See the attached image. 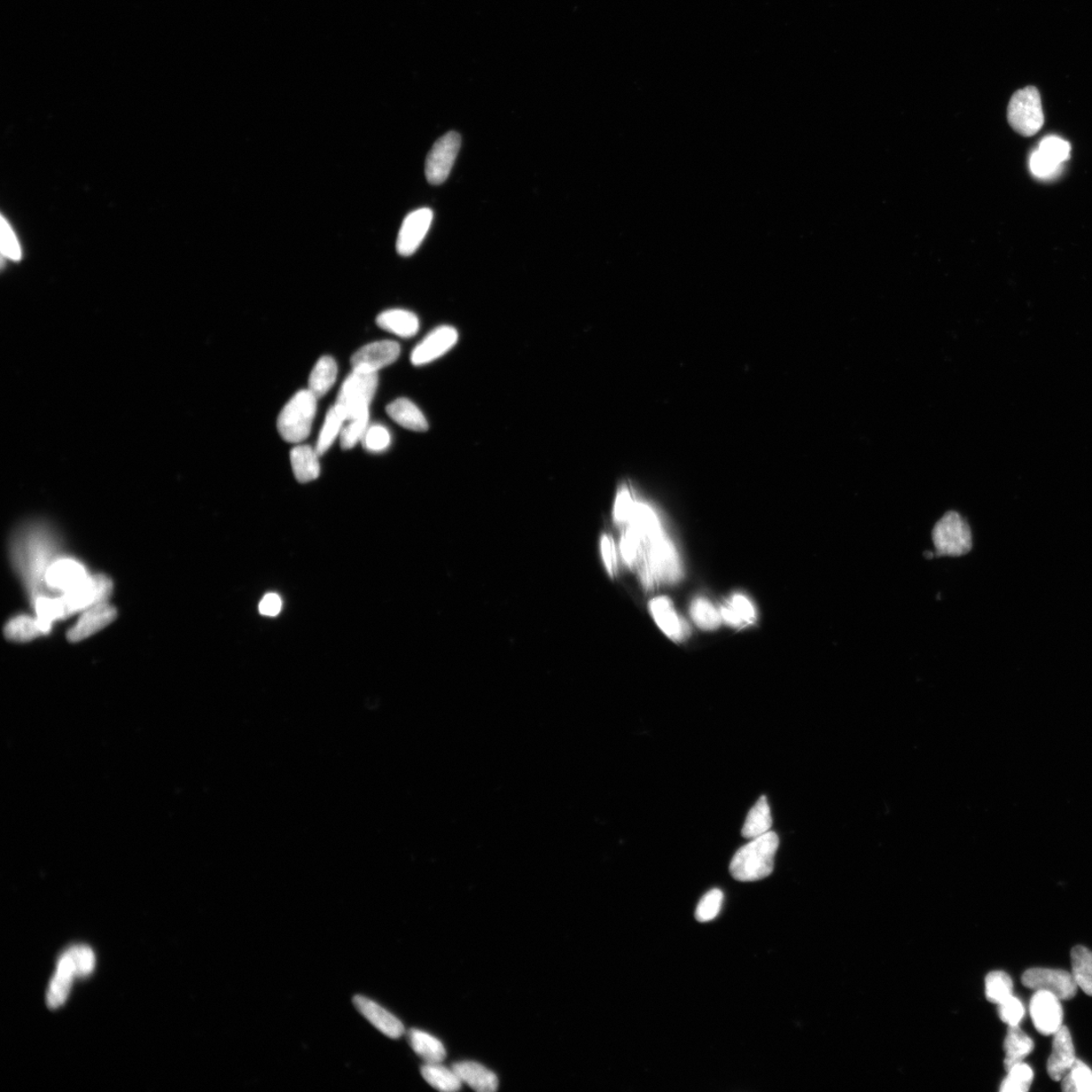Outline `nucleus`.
<instances>
[{
	"label": "nucleus",
	"instance_id": "72a5a7b5",
	"mask_svg": "<svg viewBox=\"0 0 1092 1092\" xmlns=\"http://www.w3.org/2000/svg\"><path fill=\"white\" fill-rule=\"evenodd\" d=\"M1013 983L1009 974L994 971L985 979L986 998L990 1002L1000 1004L1012 996Z\"/></svg>",
	"mask_w": 1092,
	"mask_h": 1092
},
{
	"label": "nucleus",
	"instance_id": "f3484780",
	"mask_svg": "<svg viewBox=\"0 0 1092 1092\" xmlns=\"http://www.w3.org/2000/svg\"><path fill=\"white\" fill-rule=\"evenodd\" d=\"M89 578L87 569L70 559L55 560L46 574V584L52 591L65 593L80 586Z\"/></svg>",
	"mask_w": 1092,
	"mask_h": 1092
},
{
	"label": "nucleus",
	"instance_id": "c85d7f7f",
	"mask_svg": "<svg viewBox=\"0 0 1092 1092\" xmlns=\"http://www.w3.org/2000/svg\"><path fill=\"white\" fill-rule=\"evenodd\" d=\"M773 824L766 797H762L748 813L742 830L745 839H755L770 832Z\"/></svg>",
	"mask_w": 1092,
	"mask_h": 1092
},
{
	"label": "nucleus",
	"instance_id": "a19ab883",
	"mask_svg": "<svg viewBox=\"0 0 1092 1092\" xmlns=\"http://www.w3.org/2000/svg\"><path fill=\"white\" fill-rule=\"evenodd\" d=\"M363 448L370 452H382L391 444V434L382 425L369 426L363 439Z\"/></svg>",
	"mask_w": 1092,
	"mask_h": 1092
},
{
	"label": "nucleus",
	"instance_id": "2eb2a0df",
	"mask_svg": "<svg viewBox=\"0 0 1092 1092\" xmlns=\"http://www.w3.org/2000/svg\"><path fill=\"white\" fill-rule=\"evenodd\" d=\"M118 616L115 607L103 602L89 608V610L81 612L80 619L77 620L75 626L68 630V642L76 644L84 641L93 635H96L101 629L106 628L114 622Z\"/></svg>",
	"mask_w": 1092,
	"mask_h": 1092
},
{
	"label": "nucleus",
	"instance_id": "20e7f679",
	"mask_svg": "<svg viewBox=\"0 0 1092 1092\" xmlns=\"http://www.w3.org/2000/svg\"><path fill=\"white\" fill-rule=\"evenodd\" d=\"M317 397L309 389L296 393L277 419L280 436L287 442L298 444L307 439L317 412Z\"/></svg>",
	"mask_w": 1092,
	"mask_h": 1092
},
{
	"label": "nucleus",
	"instance_id": "9d476101",
	"mask_svg": "<svg viewBox=\"0 0 1092 1092\" xmlns=\"http://www.w3.org/2000/svg\"><path fill=\"white\" fill-rule=\"evenodd\" d=\"M1021 982L1035 992L1044 990L1056 995L1061 1001L1071 1000L1079 988L1071 973L1058 969H1028L1021 977Z\"/></svg>",
	"mask_w": 1092,
	"mask_h": 1092
},
{
	"label": "nucleus",
	"instance_id": "4468645a",
	"mask_svg": "<svg viewBox=\"0 0 1092 1092\" xmlns=\"http://www.w3.org/2000/svg\"><path fill=\"white\" fill-rule=\"evenodd\" d=\"M401 354L400 346L395 341H378L356 351L351 357L354 370L378 372L394 363Z\"/></svg>",
	"mask_w": 1092,
	"mask_h": 1092
},
{
	"label": "nucleus",
	"instance_id": "ea45409f",
	"mask_svg": "<svg viewBox=\"0 0 1092 1092\" xmlns=\"http://www.w3.org/2000/svg\"><path fill=\"white\" fill-rule=\"evenodd\" d=\"M636 498L633 491L628 486H622L616 496L614 505V520L619 525L628 524L631 514H633Z\"/></svg>",
	"mask_w": 1092,
	"mask_h": 1092
},
{
	"label": "nucleus",
	"instance_id": "2f4dec72",
	"mask_svg": "<svg viewBox=\"0 0 1092 1092\" xmlns=\"http://www.w3.org/2000/svg\"><path fill=\"white\" fill-rule=\"evenodd\" d=\"M1072 977L1084 993L1092 996V951L1086 947H1074L1071 951Z\"/></svg>",
	"mask_w": 1092,
	"mask_h": 1092
},
{
	"label": "nucleus",
	"instance_id": "9b49d317",
	"mask_svg": "<svg viewBox=\"0 0 1092 1092\" xmlns=\"http://www.w3.org/2000/svg\"><path fill=\"white\" fill-rule=\"evenodd\" d=\"M1029 1013L1037 1031L1045 1036L1057 1033L1063 1023V1008L1056 995L1037 990L1029 1003Z\"/></svg>",
	"mask_w": 1092,
	"mask_h": 1092
},
{
	"label": "nucleus",
	"instance_id": "a18cd8bd",
	"mask_svg": "<svg viewBox=\"0 0 1092 1092\" xmlns=\"http://www.w3.org/2000/svg\"><path fill=\"white\" fill-rule=\"evenodd\" d=\"M601 552L608 573L613 576L616 573V551L614 542L610 535H603L601 540Z\"/></svg>",
	"mask_w": 1092,
	"mask_h": 1092
},
{
	"label": "nucleus",
	"instance_id": "4be33fe9",
	"mask_svg": "<svg viewBox=\"0 0 1092 1092\" xmlns=\"http://www.w3.org/2000/svg\"><path fill=\"white\" fill-rule=\"evenodd\" d=\"M51 629L38 619L30 618L28 615H19L5 624L4 635L7 641L28 643L48 635Z\"/></svg>",
	"mask_w": 1092,
	"mask_h": 1092
},
{
	"label": "nucleus",
	"instance_id": "5701e85b",
	"mask_svg": "<svg viewBox=\"0 0 1092 1092\" xmlns=\"http://www.w3.org/2000/svg\"><path fill=\"white\" fill-rule=\"evenodd\" d=\"M387 413L395 422L409 431L425 432L428 431L427 419L414 403L408 399H397L388 405Z\"/></svg>",
	"mask_w": 1092,
	"mask_h": 1092
},
{
	"label": "nucleus",
	"instance_id": "4c0bfd02",
	"mask_svg": "<svg viewBox=\"0 0 1092 1092\" xmlns=\"http://www.w3.org/2000/svg\"><path fill=\"white\" fill-rule=\"evenodd\" d=\"M370 413L354 420L347 421V425L342 428L340 433L341 448L348 450L354 448L356 444L363 441V436L369 428Z\"/></svg>",
	"mask_w": 1092,
	"mask_h": 1092
},
{
	"label": "nucleus",
	"instance_id": "c756f323",
	"mask_svg": "<svg viewBox=\"0 0 1092 1092\" xmlns=\"http://www.w3.org/2000/svg\"><path fill=\"white\" fill-rule=\"evenodd\" d=\"M421 1074L428 1084L444 1092H454L462 1088L463 1082L454 1070L444 1067L441 1063H426L421 1068Z\"/></svg>",
	"mask_w": 1092,
	"mask_h": 1092
},
{
	"label": "nucleus",
	"instance_id": "f704fd0d",
	"mask_svg": "<svg viewBox=\"0 0 1092 1092\" xmlns=\"http://www.w3.org/2000/svg\"><path fill=\"white\" fill-rule=\"evenodd\" d=\"M1061 1081L1065 1092H1092V1071L1079 1059Z\"/></svg>",
	"mask_w": 1092,
	"mask_h": 1092
},
{
	"label": "nucleus",
	"instance_id": "7ed1b4c3",
	"mask_svg": "<svg viewBox=\"0 0 1092 1092\" xmlns=\"http://www.w3.org/2000/svg\"><path fill=\"white\" fill-rule=\"evenodd\" d=\"M378 372L354 370L343 382L335 407L346 421L354 420L370 413V405L377 392Z\"/></svg>",
	"mask_w": 1092,
	"mask_h": 1092
},
{
	"label": "nucleus",
	"instance_id": "0eeeda50",
	"mask_svg": "<svg viewBox=\"0 0 1092 1092\" xmlns=\"http://www.w3.org/2000/svg\"><path fill=\"white\" fill-rule=\"evenodd\" d=\"M1011 127L1019 134L1032 137L1044 124V113L1039 90L1028 87L1012 96L1008 107Z\"/></svg>",
	"mask_w": 1092,
	"mask_h": 1092
},
{
	"label": "nucleus",
	"instance_id": "a211bd4d",
	"mask_svg": "<svg viewBox=\"0 0 1092 1092\" xmlns=\"http://www.w3.org/2000/svg\"><path fill=\"white\" fill-rule=\"evenodd\" d=\"M354 1003L357 1011L382 1034L391 1039H399L403 1036L405 1028L402 1021L377 1002L364 996L356 995L354 998Z\"/></svg>",
	"mask_w": 1092,
	"mask_h": 1092
},
{
	"label": "nucleus",
	"instance_id": "c9c22d12",
	"mask_svg": "<svg viewBox=\"0 0 1092 1092\" xmlns=\"http://www.w3.org/2000/svg\"><path fill=\"white\" fill-rule=\"evenodd\" d=\"M691 618L702 629L713 630L720 627L721 615L706 599L699 598L693 601L690 608Z\"/></svg>",
	"mask_w": 1092,
	"mask_h": 1092
},
{
	"label": "nucleus",
	"instance_id": "473e14b6",
	"mask_svg": "<svg viewBox=\"0 0 1092 1092\" xmlns=\"http://www.w3.org/2000/svg\"><path fill=\"white\" fill-rule=\"evenodd\" d=\"M346 422V418L343 417L339 410L335 407V405H333V407L328 411L325 423L321 432H320L315 448L319 456H323L326 454L328 449L332 447L335 439H337L338 435L341 433L343 424Z\"/></svg>",
	"mask_w": 1092,
	"mask_h": 1092
},
{
	"label": "nucleus",
	"instance_id": "aec40b11",
	"mask_svg": "<svg viewBox=\"0 0 1092 1092\" xmlns=\"http://www.w3.org/2000/svg\"><path fill=\"white\" fill-rule=\"evenodd\" d=\"M460 1080L475 1091L494 1092L498 1089L497 1075L485 1066L473 1061H463L452 1065Z\"/></svg>",
	"mask_w": 1092,
	"mask_h": 1092
},
{
	"label": "nucleus",
	"instance_id": "f03ea898",
	"mask_svg": "<svg viewBox=\"0 0 1092 1092\" xmlns=\"http://www.w3.org/2000/svg\"><path fill=\"white\" fill-rule=\"evenodd\" d=\"M641 561V578L646 588L660 581H674L680 576V567L674 545L662 532L644 544Z\"/></svg>",
	"mask_w": 1092,
	"mask_h": 1092
},
{
	"label": "nucleus",
	"instance_id": "6ab92c4d",
	"mask_svg": "<svg viewBox=\"0 0 1092 1092\" xmlns=\"http://www.w3.org/2000/svg\"><path fill=\"white\" fill-rule=\"evenodd\" d=\"M74 977H76L75 964L72 953L67 951L59 959L56 973L54 975L49 992L47 994V1003L51 1009H57L65 1002Z\"/></svg>",
	"mask_w": 1092,
	"mask_h": 1092
},
{
	"label": "nucleus",
	"instance_id": "cd10ccee",
	"mask_svg": "<svg viewBox=\"0 0 1092 1092\" xmlns=\"http://www.w3.org/2000/svg\"><path fill=\"white\" fill-rule=\"evenodd\" d=\"M411 1047L426 1063H442L447 1057V1050L443 1044L434 1036L421 1029H411L409 1032Z\"/></svg>",
	"mask_w": 1092,
	"mask_h": 1092
},
{
	"label": "nucleus",
	"instance_id": "dca6fc26",
	"mask_svg": "<svg viewBox=\"0 0 1092 1092\" xmlns=\"http://www.w3.org/2000/svg\"><path fill=\"white\" fill-rule=\"evenodd\" d=\"M1052 1053L1048 1059L1047 1071L1050 1079L1062 1080L1075 1063V1049L1070 1029L1062 1026L1054 1035Z\"/></svg>",
	"mask_w": 1092,
	"mask_h": 1092
},
{
	"label": "nucleus",
	"instance_id": "7c9ffc66",
	"mask_svg": "<svg viewBox=\"0 0 1092 1092\" xmlns=\"http://www.w3.org/2000/svg\"><path fill=\"white\" fill-rule=\"evenodd\" d=\"M721 614L725 622L735 627H744L755 620L754 606L746 597L739 594L721 607Z\"/></svg>",
	"mask_w": 1092,
	"mask_h": 1092
},
{
	"label": "nucleus",
	"instance_id": "c03bdc74",
	"mask_svg": "<svg viewBox=\"0 0 1092 1092\" xmlns=\"http://www.w3.org/2000/svg\"><path fill=\"white\" fill-rule=\"evenodd\" d=\"M2 249L3 253L10 257L11 260H19L21 259V248L18 240L15 238L11 226L5 221L4 218H2Z\"/></svg>",
	"mask_w": 1092,
	"mask_h": 1092
},
{
	"label": "nucleus",
	"instance_id": "49530a36",
	"mask_svg": "<svg viewBox=\"0 0 1092 1092\" xmlns=\"http://www.w3.org/2000/svg\"><path fill=\"white\" fill-rule=\"evenodd\" d=\"M282 599L277 594H275V593H269V594L265 595L261 600L259 610L261 615L275 618V616H277L282 611Z\"/></svg>",
	"mask_w": 1092,
	"mask_h": 1092
},
{
	"label": "nucleus",
	"instance_id": "1a4fd4ad",
	"mask_svg": "<svg viewBox=\"0 0 1092 1092\" xmlns=\"http://www.w3.org/2000/svg\"><path fill=\"white\" fill-rule=\"evenodd\" d=\"M460 136L449 132L437 140L429 152L425 164V175L429 183L439 185L447 181L460 149Z\"/></svg>",
	"mask_w": 1092,
	"mask_h": 1092
},
{
	"label": "nucleus",
	"instance_id": "a878e982",
	"mask_svg": "<svg viewBox=\"0 0 1092 1092\" xmlns=\"http://www.w3.org/2000/svg\"><path fill=\"white\" fill-rule=\"evenodd\" d=\"M1034 1047L1031 1037L1021 1031L1019 1026L1010 1027L1004 1041L1005 1070L1009 1071L1012 1066L1023 1062L1024 1059L1031 1054Z\"/></svg>",
	"mask_w": 1092,
	"mask_h": 1092
},
{
	"label": "nucleus",
	"instance_id": "e433bc0d",
	"mask_svg": "<svg viewBox=\"0 0 1092 1092\" xmlns=\"http://www.w3.org/2000/svg\"><path fill=\"white\" fill-rule=\"evenodd\" d=\"M1001 1088L1002 1092H1026L1034 1079L1032 1068L1023 1062L1012 1066Z\"/></svg>",
	"mask_w": 1092,
	"mask_h": 1092
},
{
	"label": "nucleus",
	"instance_id": "b1692460",
	"mask_svg": "<svg viewBox=\"0 0 1092 1092\" xmlns=\"http://www.w3.org/2000/svg\"><path fill=\"white\" fill-rule=\"evenodd\" d=\"M650 610L659 627L670 637L681 639L685 631L683 623L674 610L673 603L667 597L654 598L650 603Z\"/></svg>",
	"mask_w": 1092,
	"mask_h": 1092
},
{
	"label": "nucleus",
	"instance_id": "58836bf2",
	"mask_svg": "<svg viewBox=\"0 0 1092 1092\" xmlns=\"http://www.w3.org/2000/svg\"><path fill=\"white\" fill-rule=\"evenodd\" d=\"M724 895L721 889H712L707 892L698 903L696 918L700 923H707L720 915Z\"/></svg>",
	"mask_w": 1092,
	"mask_h": 1092
},
{
	"label": "nucleus",
	"instance_id": "423d86ee",
	"mask_svg": "<svg viewBox=\"0 0 1092 1092\" xmlns=\"http://www.w3.org/2000/svg\"><path fill=\"white\" fill-rule=\"evenodd\" d=\"M933 542L939 557H962L972 549V533L960 514L950 511L933 529Z\"/></svg>",
	"mask_w": 1092,
	"mask_h": 1092
},
{
	"label": "nucleus",
	"instance_id": "f8f14e48",
	"mask_svg": "<svg viewBox=\"0 0 1092 1092\" xmlns=\"http://www.w3.org/2000/svg\"><path fill=\"white\" fill-rule=\"evenodd\" d=\"M432 220L433 212L427 208L416 209L405 217L397 240V252L403 256L415 253L431 229Z\"/></svg>",
	"mask_w": 1092,
	"mask_h": 1092
},
{
	"label": "nucleus",
	"instance_id": "412c9836",
	"mask_svg": "<svg viewBox=\"0 0 1092 1092\" xmlns=\"http://www.w3.org/2000/svg\"><path fill=\"white\" fill-rule=\"evenodd\" d=\"M377 324L382 330L397 335L402 338L415 337L419 331L418 317L405 310H388L377 318Z\"/></svg>",
	"mask_w": 1092,
	"mask_h": 1092
},
{
	"label": "nucleus",
	"instance_id": "39448f33",
	"mask_svg": "<svg viewBox=\"0 0 1092 1092\" xmlns=\"http://www.w3.org/2000/svg\"><path fill=\"white\" fill-rule=\"evenodd\" d=\"M113 591L114 583L107 576L103 574L89 576V578L80 586L62 593L60 597H56L60 620L83 612L92 606L107 602Z\"/></svg>",
	"mask_w": 1092,
	"mask_h": 1092
},
{
	"label": "nucleus",
	"instance_id": "393cba45",
	"mask_svg": "<svg viewBox=\"0 0 1092 1092\" xmlns=\"http://www.w3.org/2000/svg\"><path fill=\"white\" fill-rule=\"evenodd\" d=\"M319 455L309 446H296L291 451V464L294 477L302 483L318 479L320 474Z\"/></svg>",
	"mask_w": 1092,
	"mask_h": 1092
},
{
	"label": "nucleus",
	"instance_id": "37998d69",
	"mask_svg": "<svg viewBox=\"0 0 1092 1092\" xmlns=\"http://www.w3.org/2000/svg\"><path fill=\"white\" fill-rule=\"evenodd\" d=\"M998 1005H1000L998 1013H1000L1003 1023L1008 1024L1010 1027L1019 1026L1025 1016L1024 1005L1019 998L1011 996L1008 1000Z\"/></svg>",
	"mask_w": 1092,
	"mask_h": 1092
},
{
	"label": "nucleus",
	"instance_id": "ddd939ff",
	"mask_svg": "<svg viewBox=\"0 0 1092 1092\" xmlns=\"http://www.w3.org/2000/svg\"><path fill=\"white\" fill-rule=\"evenodd\" d=\"M457 331L451 326H440L429 333L413 350L411 362L414 365H424L448 353L456 345Z\"/></svg>",
	"mask_w": 1092,
	"mask_h": 1092
},
{
	"label": "nucleus",
	"instance_id": "f257e3e1",
	"mask_svg": "<svg viewBox=\"0 0 1092 1092\" xmlns=\"http://www.w3.org/2000/svg\"><path fill=\"white\" fill-rule=\"evenodd\" d=\"M779 837L774 832L752 839L733 856L729 871L733 878L742 883H753L766 878L774 870Z\"/></svg>",
	"mask_w": 1092,
	"mask_h": 1092
},
{
	"label": "nucleus",
	"instance_id": "bb28decb",
	"mask_svg": "<svg viewBox=\"0 0 1092 1092\" xmlns=\"http://www.w3.org/2000/svg\"><path fill=\"white\" fill-rule=\"evenodd\" d=\"M338 374L337 363L330 356L320 358L309 379V391L317 399L330 391L337 381Z\"/></svg>",
	"mask_w": 1092,
	"mask_h": 1092
},
{
	"label": "nucleus",
	"instance_id": "6e6552de",
	"mask_svg": "<svg viewBox=\"0 0 1092 1092\" xmlns=\"http://www.w3.org/2000/svg\"><path fill=\"white\" fill-rule=\"evenodd\" d=\"M1070 142L1057 136L1044 138L1029 158L1032 174L1042 179L1056 176L1062 164L1071 159Z\"/></svg>",
	"mask_w": 1092,
	"mask_h": 1092
},
{
	"label": "nucleus",
	"instance_id": "79ce46f5",
	"mask_svg": "<svg viewBox=\"0 0 1092 1092\" xmlns=\"http://www.w3.org/2000/svg\"><path fill=\"white\" fill-rule=\"evenodd\" d=\"M76 968V977H87L95 969L96 957L90 948L76 946L69 950Z\"/></svg>",
	"mask_w": 1092,
	"mask_h": 1092
}]
</instances>
